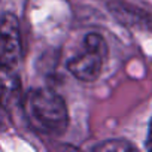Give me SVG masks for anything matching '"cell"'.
I'll list each match as a JSON object with an SVG mask.
<instances>
[{
	"mask_svg": "<svg viewBox=\"0 0 152 152\" xmlns=\"http://www.w3.org/2000/svg\"><path fill=\"white\" fill-rule=\"evenodd\" d=\"M146 149L152 151V119L149 124V133H148V140H146Z\"/></svg>",
	"mask_w": 152,
	"mask_h": 152,
	"instance_id": "cell-6",
	"label": "cell"
},
{
	"mask_svg": "<svg viewBox=\"0 0 152 152\" xmlns=\"http://www.w3.org/2000/svg\"><path fill=\"white\" fill-rule=\"evenodd\" d=\"M94 151H103V152H112V151H118V152H125V151H136V146L131 145L127 140H107L102 145H97L94 148Z\"/></svg>",
	"mask_w": 152,
	"mask_h": 152,
	"instance_id": "cell-5",
	"label": "cell"
},
{
	"mask_svg": "<svg viewBox=\"0 0 152 152\" xmlns=\"http://www.w3.org/2000/svg\"><path fill=\"white\" fill-rule=\"evenodd\" d=\"M21 97L20 78L15 69L0 66V104L6 109L14 107Z\"/></svg>",
	"mask_w": 152,
	"mask_h": 152,
	"instance_id": "cell-4",
	"label": "cell"
},
{
	"mask_svg": "<svg viewBox=\"0 0 152 152\" xmlns=\"http://www.w3.org/2000/svg\"><path fill=\"white\" fill-rule=\"evenodd\" d=\"M107 43L99 33H88L84 39V51L69 61V70L76 79L84 82L96 81L107 57Z\"/></svg>",
	"mask_w": 152,
	"mask_h": 152,
	"instance_id": "cell-2",
	"label": "cell"
},
{
	"mask_svg": "<svg viewBox=\"0 0 152 152\" xmlns=\"http://www.w3.org/2000/svg\"><path fill=\"white\" fill-rule=\"evenodd\" d=\"M28 106L37 130L51 136H60L66 131L69 112L61 96L49 88H37L30 94Z\"/></svg>",
	"mask_w": 152,
	"mask_h": 152,
	"instance_id": "cell-1",
	"label": "cell"
},
{
	"mask_svg": "<svg viewBox=\"0 0 152 152\" xmlns=\"http://www.w3.org/2000/svg\"><path fill=\"white\" fill-rule=\"evenodd\" d=\"M21 61L20 23L15 15L5 14L0 20V66L15 69Z\"/></svg>",
	"mask_w": 152,
	"mask_h": 152,
	"instance_id": "cell-3",
	"label": "cell"
}]
</instances>
